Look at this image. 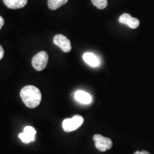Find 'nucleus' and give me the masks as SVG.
<instances>
[{
    "label": "nucleus",
    "mask_w": 154,
    "mask_h": 154,
    "mask_svg": "<svg viewBox=\"0 0 154 154\" xmlns=\"http://www.w3.org/2000/svg\"><path fill=\"white\" fill-rule=\"evenodd\" d=\"M21 99L28 108L34 109L40 104L42 101V94L40 90L34 86H24L20 91Z\"/></svg>",
    "instance_id": "1"
},
{
    "label": "nucleus",
    "mask_w": 154,
    "mask_h": 154,
    "mask_svg": "<svg viewBox=\"0 0 154 154\" xmlns=\"http://www.w3.org/2000/svg\"><path fill=\"white\" fill-rule=\"evenodd\" d=\"M84 118L79 115H76L72 118L65 119L62 122V128L64 131L71 132L76 130L84 123Z\"/></svg>",
    "instance_id": "2"
},
{
    "label": "nucleus",
    "mask_w": 154,
    "mask_h": 154,
    "mask_svg": "<svg viewBox=\"0 0 154 154\" xmlns=\"http://www.w3.org/2000/svg\"><path fill=\"white\" fill-rule=\"evenodd\" d=\"M96 148L99 151L104 152L112 148L113 142L109 138L104 137L100 134H96L93 136Z\"/></svg>",
    "instance_id": "3"
},
{
    "label": "nucleus",
    "mask_w": 154,
    "mask_h": 154,
    "mask_svg": "<svg viewBox=\"0 0 154 154\" xmlns=\"http://www.w3.org/2000/svg\"><path fill=\"white\" fill-rule=\"evenodd\" d=\"M49 57L47 52L42 51L34 56L32 59V64L36 71H42L47 66Z\"/></svg>",
    "instance_id": "4"
},
{
    "label": "nucleus",
    "mask_w": 154,
    "mask_h": 154,
    "mask_svg": "<svg viewBox=\"0 0 154 154\" xmlns=\"http://www.w3.org/2000/svg\"><path fill=\"white\" fill-rule=\"evenodd\" d=\"M54 43L59 47L63 52L68 53L72 49V45L69 39L62 34H57L53 39Z\"/></svg>",
    "instance_id": "5"
},
{
    "label": "nucleus",
    "mask_w": 154,
    "mask_h": 154,
    "mask_svg": "<svg viewBox=\"0 0 154 154\" xmlns=\"http://www.w3.org/2000/svg\"><path fill=\"white\" fill-rule=\"evenodd\" d=\"M36 130L32 126H27L24 128V131L19 135V137L22 142L29 143V142L34 141L35 139Z\"/></svg>",
    "instance_id": "6"
},
{
    "label": "nucleus",
    "mask_w": 154,
    "mask_h": 154,
    "mask_svg": "<svg viewBox=\"0 0 154 154\" xmlns=\"http://www.w3.org/2000/svg\"><path fill=\"white\" fill-rule=\"evenodd\" d=\"M119 22L121 23V24H126L127 26H129L131 29L138 28L140 24L139 20H138V19L134 18V17H132L130 14H126V13L121 15V16L119 17Z\"/></svg>",
    "instance_id": "7"
},
{
    "label": "nucleus",
    "mask_w": 154,
    "mask_h": 154,
    "mask_svg": "<svg viewBox=\"0 0 154 154\" xmlns=\"http://www.w3.org/2000/svg\"><path fill=\"white\" fill-rule=\"evenodd\" d=\"M83 59L87 64L92 67H97L100 65L99 59L93 53H85L83 55Z\"/></svg>",
    "instance_id": "8"
},
{
    "label": "nucleus",
    "mask_w": 154,
    "mask_h": 154,
    "mask_svg": "<svg viewBox=\"0 0 154 154\" xmlns=\"http://www.w3.org/2000/svg\"><path fill=\"white\" fill-rule=\"evenodd\" d=\"M5 5L9 9H21L27 4L28 0H3Z\"/></svg>",
    "instance_id": "9"
},
{
    "label": "nucleus",
    "mask_w": 154,
    "mask_h": 154,
    "mask_svg": "<svg viewBox=\"0 0 154 154\" xmlns=\"http://www.w3.org/2000/svg\"><path fill=\"white\" fill-rule=\"evenodd\" d=\"M74 97L77 101L84 104H88L91 102V96L89 94L84 91H77L74 94Z\"/></svg>",
    "instance_id": "10"
},
{
    "label": "nucleus",
    "mask_w": 154,
    "mask_h": 154,
    "mask_svg": "<svg viewBox=\"0 0 154 154\" xmlns=\"http://www.w3.org/2000/svg\"><path fill=\"white\" fill-rule=\"evenodd\" d=\"M68 0H48V7L51 10H56L67 3Z\"/></svg>",
    "instance_id": "11"
},
{
    "label": "nucleus",
    "mask_w": 154,
    "mask_h": 154,
    "mask_svg": "<svg viewBox=\"0 0 154 154\" xmlns=\"http://www.w3.org/2000/svg\"><path fill=\"white\" fill-rule=\"evenodd\" d=\"M93 5L99 9H103L107 7V0H91Z\"/></svg>",
    "instance_id": "12"
},
{
    "label": "nucleus",
    "mask_w": 154,
    "mask_h": 154,
    "mask_svg": "<svg viewBox=\"0 0 154 154\" xmlns=\"http://www.w3.org/2000/svg\"><path fill=\"white\" fill-rule=\"evenodd\" d=\"M4 54H5V51H4V49H3L2 47L0 45V60H1V59L3 58Z\"/></svg>",
    "instance_id": "13"
},
{
    "label": "nucleus",
    "mask_w": 154,
    "mask_h": 154,
    "mask_svg": "<svg viewBox=\"0 0 154 154\" xmlns=\"http://www.w3.org/2000/svg\"><path fill=\"white\" fill-rule=\"evenodd\" d=\"M134 154H151L149 152L146 151H136Z\"/></svg>",
    "instance_id": "14"
},
{
    "label": "nucleus",
    "mask_w": 154,
    "mask_h": 154,
    "mask_svg": "<svg viewBox=\"0 0 154 154\" xmlns=\"http://www.w3.org/2000/svg\"><path fill=\"white\" fill-rule=\"evenodd\" d=\"M4 24H5V21H4V19L2 18V17L0 16V29L2 28Z\"/></svg>",
    "instance_id": "15"
}]
</instances>
